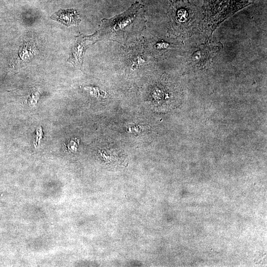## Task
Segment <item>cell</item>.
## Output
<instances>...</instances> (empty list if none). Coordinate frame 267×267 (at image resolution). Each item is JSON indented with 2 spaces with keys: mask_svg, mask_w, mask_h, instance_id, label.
<instances>
[{
  "mask_svg": "<svg viewBox=\"0 0 267 267\" xmlns=\"http://www.w3.org/2000/svg\"><path fill=\"white\" fill-rule=\"evenodd\" d=\"M51 18L67 26L78 25L81 21L77 12L73 9H60L52 15Z\"/></svg>",
  "mask_w": 267,
  "mask_h": 267,
  "instance_id": "1",
  "label": "cell"
},
{
  "mask_svg": "<svg viewBox=\"0 0 267 267\" xmlns=\"http://www.w3.org/2000/svg\"><path fill=\"white\" fill-rule=\"evenodd\" d=\"M78 42L74 48L73 56L75 59L74 63L81 65L83 61V54L87 48V42L84 41L83 38L79 39Z\"/></svg>",
  "mask_w": 267,
  "mask_h": 267,
  "instance_id": "2",
  "label": "cell"
},
{
  "mask_svg": "<svg viewBox=\"0 0 267 267\" xmlns=\"http://www.w3.org/2000/svg\"><path fill=\"white\" fill-rule=\"evenodd\" d=\"M42 136V131L41 130V128H40L39 129H37V135L36 136V140L34 142V145L35 146H38L39 145L38 142H40L41 138Z\"/></svg>",
  "mask_w": 267,
  "mask_h": 267,
  "instance_id": "3",
  "label": "cell"
},
{
  "mask_svg": "<svg viewBox=\"0 0 267 267\" xmlns=\"http://www.w3.org/2000/svg\"><path fill=\"white\" fill-rule=\"evenodd\" d=\"M76 141L71 140L68 145V148L72 151H74L77 150L78 144L77 142Z\"/></svg>",
  "mask_w": 267,
  "mask_h": 267,
  "instance_id": "4",
  "label": "cell"
}]
</instances>
